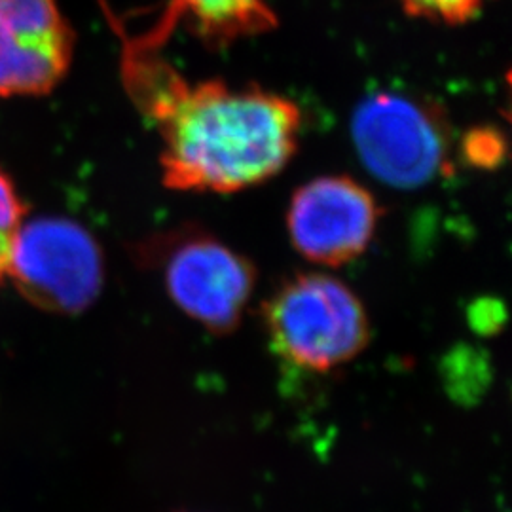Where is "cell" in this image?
<instances>
[{"instance_id": "cell-1", "label": "cell", "mask_w": 512, "mask_h": 512, "mask_svg": "<svg viewBox=\"0 0 512 512\" xmlns=\"http://www.w3.org/2000/svg\"><path fill=\"white\" fill-rule=\"evenodd\" d=\"M124 76L158 129L173 190L241 192L270 181L296 152L302 112L283 95L220 80L190 84L143 44L129 48Z\"/></svg>"}, {"instance_id": "cell-2", "label": "cell", "mask_w": 512, "mask_h": 512, "mask_svg": "<svg viewBox=\"0 0 512 512\" xmlns=\"http://www.w3.org/2000/svg\"><path fill=\"white\" fill-rule=\"evenodd\" d=\"M262 323L275 355L313 374L348 365L370 340L361 298L342 279L323 272L283 279L262 304Z\"/></svg>"}, {"instance_id": "cell-3", "label": "cell", "mask_w": 512, "mask_h": 512, "mask_svg": "<svg viewBox=\"0 0 512 512\" xmlns=\"http://www.w3.org/2000/svg\"><path fill=\"white\" fill-rule=\"evenodd\" d=\"M186 317L213 334L238 329L256 287L255 264L202 228H175L137 245Z\"/></svg>"}, {"instance_id": "cell-4", "label": "cell", "mask_w": 512, "mask_h": 512, "mask_svg": "<svg viewBox=\"0 0 512 512\" xmlns=\"http://www.w3.org/2000/svg\"><path fill=\"white\" fill-rule=\"evenodd\" d=\"M8 277L40 310L76 315L99 298L105 258L92 232L76 220L42 217L21 226Z\"/></svg>"}, {"instance_id": "cell-5", "label": "cell", "mask_w": 512, "mask_h": 512, "mask_svg": "<svg viewBox=\"0 0 512 512\" xmlns=\"http://www.w3.org/2000/svg\"><path fill=\"white\" fill-rule=\"evenodd\" d=\"M351 139L366 171L393 188L433 183L448 164V137L437 110L401 93L363 99L351 118Z\"/></svg>"}, {"instance_id": "cell-6", "label": "cell", "mask_w": 512, "mask_h": 512, "mask_svg": "<svg viewBox=\"0 0 512 512\" xmlns=\"http://www.w3.org/2000/svg\"><path fill=\"white\" fill-rule=\"evenodd\" d=\"M380 217L382 209L366 186L348 175H325L294 192L287 232L298 255L336 268L365 255Z\"/></svg>"}, {"instance_id": "cell-7", "label": "cell", "mask_w": 512, "mask_h": 512, "mask_svg": "<svg viewBox=\"0 0 512 512\" xmlns=\"http://www.w3.org/2000/svg\"><path fill=\"white\" fill-rule=\"evenodd\" d=\"M73 50V31L55 0H0V99L52 92Z\"/></svg>"}, {"instance_id": "cell-8", "label": "cell", "mask_w": 512, "mask_h": 512, "mask_svg": "<svg viewBox=\"0 0 512 512\" xmlns=\"http://www.w3.org/2000/svg\"><path fill=\"white\" fill-rule=\"evenodd\" d=\"M171 18L184 19L207 42H234L275 27L268 0H171Z\"/></svg>"}, {"instance_id": "cell-9", "label": "cell", "mask_w": 512, "mask_h": 512, "mask_svg": "<svg viewBox=\"0 0 512 512\" xmlns=\"http://www.w3.org/2000/svg\"><path fill=\"white\" fill-rule=\"evenodd\" d=\"M25 203L16 190V184L0 169V285L8 277L14 245L23 226Z\"/></svg>"}, {"instance_id": "cell-10", "label": "cell", "mask_w": 512, "mask_h": 512, "mask_svg": "<svg viewBox=\"0 0 512 512\" xmlns=\"http://www.w3.org/2000/svg\"><path fill=\"white\" fill-rule=\"evenodd\" d=\"M404 10L416 18L446 25L465 23L476 16L488 0H401Z\"/></svg>"}]
</instances>
